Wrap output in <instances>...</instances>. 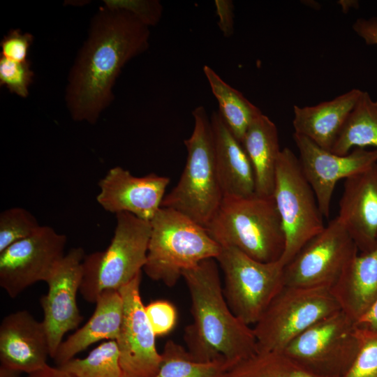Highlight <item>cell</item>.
I'll use <instances>...</instances> for the list:
<instances>
[{
	"instance_id": "6da1fadb",
	"label": "cell",
	"mask_w": 377,
	"mask_h": 377,
	"mask_svg": "<svg viewBox=\"0 0 377 377\" xmlns=\"http://www.w3.org/2000/svg\"><path fill=\"white\" fill-rule=\"evenodd\" d=\"M149 34L130 12L110 3L101 8L68 76L66 101L75 121L96 122L122 67L148 48Z\"/></svg>"
},
{
	"instance_id": "7a4b0ae2",
	"label": "cell",
	"mask_w": 377,
	"mask_h": 377,
	"mask_svg": "<svg viewBox=\"0 0 377 377\" xmlns=\"http://www.w3.org/2000/svg\"><path fill=\"white\" fill-rule=\"evenodd\" d=\"M218 266L216 259L209 258L182 273L193 318L184 339L196 360H225L233 365L256 353L258 345L253 328L229 307Z\"/></svg>"
},
{
	"instance_id": "3957f363",
	"label": "cell",
	"mask_w": 377,
	"mask_h": 377,
	"mask_svg": "<svg viewBox=\"0 0 377 377\" xmlns=\"http://www.w3.org/2000/svg\"><path fill=\"white\" fill-rule=\"evenodd\" d=\"M221 247H232L263 263L282 257L286 238L272 196H224L205 228Z\"/></svg>"
},
{
	"instance_id": "277c9868",
	"label": "cell",
	"mask_w": 377,
	"mask_h": 377,
	"mask_svg": "<svg viewBox=\"0 0 377 377\" xmlns=\"http://www.w3.org/2000/svg\"><path fill=\"white\" fill-rule=\"evenodd\" d=\"M194 127L184 140L187 157L177 184L165 195L161 207L172 209L206 228L223 198L217 172L211 119L206 109L193 111Z\"/></svg>"
},
{
	"instance_id": "5b68a950",
	"label": "cell",
	"mask_w": 377,
	"mask_h": 377,
	"mask_svg": "<svg viewBox=\"0 0 377 377\" xmlns=\"http://www.w3.org/2000/svg\"><path fill=\"white\" fill-rule=\"evenodd\" d=\"M151 234L143 270L151 279L174 286L184 271L216 259L221 246L207 229L172 209L161 207L150 221Z\"/></svg>"
},
{
	"instance_id": "8992f818",
	"label": "cell",
	"mask_w": 377,
	"mask_h": 377,
	"mask_svg": "<svg viewBox=\"0 0 377 377\" xmlns=\"http://www.w3.org/2000/svg\"><path fill=\"white\" fill-rule=\"evenodd\" d=\"M117 224L109 246L85 255L80 293L96 303L105 290H117L142 272L151 234L150 221L128 212L116 214Z\"/></svg>"
},
{
	"instance_id": "52a82bcc",
	"label": "cell",
	"mask_w": 377,
	"mask_h": 377,
	"mask_svg": "<svg viewBox=\"0 0 377 377\" xmlns=\"http://www.w3.org/2000/svg\"><path fill=\"white\" fill-rule=\"evenodd\" d=\"M339 311L330 288L284 286L253 327L258 351L283 350L310 327Z\"/></svg>"
},
{
	"instance_id": "ba28073f",
	"label": "cell",
	"mask_w": 377,
	"mask_h": 377,
	"mask_svg": "<svg viewBox=\"0 0 377 377\" xmlns=\"http://www.w3.org/2000/svg\"><path fill=\"white\" fill-rule=\"evenodd\" d=\"M273 197L285 234L286 247L280 259L285 266L325 227L298 156L288 147L282 149L278 160Z\"/></svg>"
},
{
	"instance_id": "9c48e42d",
	"label": "cell",
	"mask_w": 377,
	"mask_h": 377,
	"mask_svg": "<svg viewBox=\"0 0 377 377\" xmlns=\"http://www.w3.org/2000/svg\"><path fill=\"white\" fill-rule=\"evenodd\" d=\"M223 272V293L233 313L248 325H255L284 287V265L263 263L232 247H221L216 258Z\"/></svg>"
},
{
	"instance_id": "30bf717a",
	"label": "cell",
	"mask_w": 377,
	"mask_h": 377,
	"mask_svg": "<svg viewBox=\"0 0 377 377\" xmlns=\"http://www.w3.org/2000/svg\"><path fill=\"white\" fill-rule=\"evenodd\" d=\"M360 346L355 322L341 310L310 327L283 351L318 376L343 377Z\"/></svg>"
},
{
	"instance_id": "8fae6325",
	"label": "cell",
	"mask_w": 377,
	"mask_h": 377,
	"mask_svg": "<svg viewBox=\"0 0 377 377\" xmlns=\"http://www.w3.org/2000/svg\"><path fill=\"white\" fill-rule=\"evenodd\" d=\"M358 251L336 217L284 266V286L331 288Z\"/></svg>"
},
{
	"instance_id": "7c38bea8",
	"label": "cell",
	"mask_w": 377,
	"mask_h": 377,
	"mask_svg": "<svg viewBox=\"0 0 377 377\" xmlns=\"http://www.w3.org/2000/svg\"><path fill=\"white\" fill-rule=\"evenodd\" d=\"M66 235L41 226L31 236L0 253V286L11 298L28 287L45 281L64 256Z\"/></svg>"
},
{
	"instance_id": "4fadbf2b",
	"label": "cell",
	"mask_w": 377,
	"mask_h": 377,
	"mask_svg": "<svg viewBox=\"0 0 377 377\" xmlns=\"http://www.w3.org/2000/svg\"><path fill=\"white\" fill-rule=\"evenodd\" d=\"M85 256L82 247L72 248L55 265L45 283L48 290L40 298L50 348L54 358L64 335L77 329L83 320L77 304Z\"/></svg>"
},
{
	"instance_id": "5bb4252c",
	"label": "cell",
	"mask_w": 377,
	"mask_h": 377,
	"mask_svg": "<svg viewBox=\"0 0 377 377\" xmlns=\"http://www.w3.org/2000/svg\"><path fill=\"white\" fill-rule=\"evenodd\" d=\"M141 274L118 290L123 300L124 315L116 341L125 377H154L162 362L140 293Z\"/></svg>"
},
{
	"instance_id": "9a60e30c",
	"label": "cell",
	"mask_w": 377,
	"mask_h": 377,
	"mask_svg": "<svg viewBox=\"0 0 377 377\" xmlns=\"http://www.w3.org/2000/svg\"><path fill=\"white\" fill-rule=\"evenodd\" d=\"M302 172L311 186L325 218L330 212L332 197L337 183L358 174L377 163V149L355 148L346 155L323 149L300 134H293Z\"/></svg>"
},
{
	"instance_id": "2e32d148",
	"label": "cell",
	"mask_w": 377,
	"mask_h": 377,
	"mask_svg": "<svg viewBox=\"0 0 377 377\" xmlns=\"http://www.w3.org/2000/svg\"><path fill=\"white\" fill-rule=\"evenodd\" d=\"M169 183L168 177L154 173L136 177L115 166L98 182L96 200L106 212H128L150 221L161 207Z\"/></svg>"
},
{
	"instance_id": "e0dca14e",
	"label": "cell",
	"mask_w": 377,
	"mask_h": 377,
	"mask_svg": "<svg viewBox=\"0 0 377 377\" xmlns=\"http://www.w3.org/2000/svg\"><path fill=\"white\" fill-rule=\"evenodd\" d=\"M47 334L43 321L27 311L13 312L0 325L1 365L30 374L48 365Z\"/></svg>"
},
{
	"instance_id": "ac0fdd59",
	"label": "cell",
	"mask_w": 377,
	"mask_h": 377,
	"mask_svg": "<svg viewBox=\"0 0 377 377\" xmlns=\"http://www.w3.org/2000/svg\"><path fill=\"white\" fill-rule=\"evenodd\" d=\"M337 219L361 253L377 246V163L345 179Z\"/></svg>"
},
{
	"instance_id": "d6986e66",
	"label": "cell",
	"mask_w": 377,
	"mask_h": 377,
	"mask_svg": "<svg viewBox=\"0 0 377 377\" xmlns=\"http://www.w3.org/2000/svg\"><path fill=\"white\" fill-rule=\"evenodd\" d=\"M215 160L224 196L255 194L253 169L242 143L233 135L219 112L211 116Z\"/></svg>"
},
{
	"instance_id": "ffe728a7",
	"label": "cell",
	"mask_w": 377,
	"mask_h": 377,
	"mask_svg": "<svg viewBox=\"0 0 377 377\" xmlns=\"http://www.w3.org/2000/svg\"><path fill=\"white\" fill-rule=\"evenodd\" d=\"M362 91L353 89L313 106L294 105V133L330 151Z\"/></svg>"
},
{
	"instance_id": "44dd1931",
	"label": "cell",
	"mask_w": 377,
	"mask_h": 377,
	"mask_svg": "<svg viewBox=\"0 0 377 377\" xmlns=\"http://www.w3.org/2000/svg\"><path fill=\"white\" fill-rule=\"evenodd\" d=\"M89 320L60 344L54 358L58 366L101 340H117L123 320L124 303L117 290H105L97 297Z\"/></svg>"
},
{
	"instance_id": "7402d4cb",
	"label": "cell",
	"mask_w": 377,
	"mask_h": 377,
	"mask_svg": "<svg viewBox=\"0 0 377 377\" xmlns=\"http://www.w3.org/2000/svg\"><path fill=\"white\" fill-rule=\"evenodd\" d=\"M330 290L341 310L356 322L377 297V246L355 256Z\"/></svg>"
},
{
	"instance_id": "603a6c76",
	"label": "cell",
	"mask_w": 377,
	"mask_h": 377,
	"mask_svg": "<svg viewBox=\"0 0 377 377\" xmlns=\"http://www.w3.org/2000/svg\"><path fill=\"white\" fill-rule=\"evenodd\" d=\"M242 143L253 169L255 193L272 196L276 165L282 150L276 126L262 113L252 121Z\"/></svg>"
},
{
	"instance_id": "cb8c5ba5",
	"label": "cell",
	"mask_w": 377,
	"mask_h": 377,
	"mask_svg": "<svg viewBox=\"0 0 377 377\" xmlns=\"http://www.w3.org/2000/svg\"><path fill=\"white\" fill-rule=\"evenodd\" d=\"M203 71L218 101L219 113L233 135L242 142L248 128L262 112L240 91L226 83L211 67L204 66Z\"/></svg>"
},
{
	"instance_id": "d4e9b609",
	"label": "cell",
	"mask_w": 377,
	"mask_h": 377,
	"mask_svg": "<svg viewBox=\"0 0 377 377\" xmlns=\"http://www.w3.org/2000/svg\"><path fill=\"white\" fill-rule=\"evenodd\" d=\"M377 149V100L362 91L330 151L346 155L355 148Z\"/></svg>"
},
{
	"instance_id": "484cf974",
	"label": "cell",
	"mask_w": 377,
	"mask_h": 377,
	"mask_svg": "<svg viewBox=\"0 0 377 377\" xmlns=\"http://www.w3.org/2000/svg\"><path fill=\"white\" fill-rule=\"evenodd\" d=\"M161 357V367L154 377H225L232 366L225 360L198 361L172 340L165 343Z\"/></svg>"
},
{
	"instance_id": "4316f807",
	"label": "cell",
	"mask_w": 377,
	"mask_h": 377,
	"mask_svg": "<svg viewBox=\"0 0 377 377\" xmlns=\"http://www.w3.org/2000/svg\"><path fill=\"white\" fill-rule=\"evenodd\" d=\"M225 377H320L297 364L283 350L257 351L231 366Z\"/></svg>"
},
{
	"instance_id": "83f0119b",
	"label": "cell",
	"mask_w": 377,
	"mask_h": 377,
	"mask_svg": "<svg viewBox=\"0 0 377 377\" xmlns=\"http://www.w3.org/2000/svg\"><path fill=\"white\" fill-rule=\"evenodd\" d=\"M58 367L75 377L124 376L116 340H108L84 358H73Z\"/></svg>"
},
{
	"instance_id": "f1b7e54d",
	"label": "cell",
	"mask_w": 377,
	"mask_h": 377,
	"mask_svg": "<svg viewBox=\"0 0 377 377\" xmlns=\"http://www.w3.org/2000/svg\"><path fill=\"white\" fill-rule=\"evenodd\" d=\"M41 226L26 209L11 207L0 214V253L34 234Z\"/></svg>"
},
{
	"instance_id": "f546056e",
	"label": "cell",
	"mask_w": 377,
	"mask_h": 377,
	"mask_svg": "<svg viewBox=\"0 0 377 377\" xmlns=\"http://www.w3.org/2000/svg\"><path fill=\"white\" fill-rule=\"evenodd\" d=\"M357 327L360 350L343 377H377V331Z\"/></svg>"
},
{
	"instance_id": "4dcf8cb0",
	"label": "cell",
	"mask_w": 377,
	"mask_h": 377,
	"mask_svg": "<svg viewBox=\"0 0 377 377\" xmlns=\"http://www.w3.org/2000/svg\"><path fill=\"white\" fill-rule=\"evenodd\" d=\"M33 77L29 61L16 62L0 57V84L11 93L26 98Z\"/></svg>"
},
{
	"instance_id": "1f68e13d",
	"label": "cell",
	"mask_w": 377,
	"mask_h": 377,
	"mask_svg": "<svg viewBox=\"0 0 377 377\" xmlns=\"http://www.w3.org/2000/svg\"><path fill=\"white\" fill-rule=\"evenodd\" d=\"M145 309L156 337L166 335L173 330L177 320V312L171 302L156 300L145 306Z\"/></svg>"
},
{
	"instance_id": "d6a6232c",
	"label": "cell",
	"mask_w": 377,
	"mask_h": 377,
	"mask_svg": "<svg viewBox=\"0 0 377 377\" xmlns=\"http://www.w3.org/2000/svg\"><path fill=\"white\" fill-rule=\"evenodd\" d=\"M32 40L33 36L29 33L22 34L18 29L10 31L1 41V57L16 62L28 61V50Z\"/></svg>"
},
{
	"instance_id": "836d02e7",
	"label": "cell",
	"mask_w": 377,
	"mask_h": 377,
	"mask_svg": "<svg viewBox=\"0 0 377 377\" xmlns=\"http://www.w3.org/2000/svg\"><path fill=\"white\" fill-rule=\"evenodd\" d=\"M110 3L130 12L148 27L160 20L163 10L158 1H119Z\"/></svg>"
},
{
	"instance_id": "e575fe53",
	"label": "cell",
	"mask_w": 377,
	"mask_h": 377,
	"mask_svg": "<svg viewBox=\"0 0 377 377\" xmlns=\"http://www.w3.org/2000/svg\"><path fill=\"white\" fill-rule=\"evenodd\" d=\"M216 13L219 27L225 37H230L234 31V5L230 0H216Z\"/></svg>"
},
{
	"instance_id": "d590c367",
	"label": "cell",
	"mask_w": 377,
	"mask_h": 377,
	"mask_svg": "<svg viewBox=\"0 0 377 377\" xmlns=\"http://www.w3.org/2000/svg\"><path fill=\"white\" fill-rule=\"evenodd\" d=\"M353 29L367 45H377V17L358 18Z\"/></svg>"
},
{
	"instance_id": "8d00e7d4",
	"label": "cell",
	"mask_w": 377,
	"mask_h": 377,
	"mask_svg": "<svg viewBox=\"0 0 377 377\" xmlns=\"http://www.w3.org/2000/svg\"><path fill=\"white\" fill-rule=\"evenodd\" d=\"M355 325L359 327L377 331V297L355 322Z\"/></svg>"
},
{
	"instance_id": "74e56055",
	"label": "cell",
	"mask_w": 377,
	"mask_h": 377,
	"mask_svg": "<svg viewBox=\"0 0 377 377\" xmlns=\"http://www.w3.org/2000/svg\"><path fill=\"white\" fill-rule=\"evenodd\" d=\"M26 377H75L68 372L63 370L60 367H53L49 364L46 366L44 369L27 374Z\"/></svg>"
},
{
	"instance_id": "f35d334b",
	"label": "cell",
	"mask_w": 377,
	"mask_h": 377,
	"mask_svg": "<svg viewBox=\"0 0 377 377\" xmlns=\"http://www.w3.org/2000/svg\"><path fill=\"white\" fill-rule=\"evenodd\" d=\"M19 371L4 366L0 367V377H19Z\"/></svg>"
},
{
	"instance_id": "ab89813d",
	"label": "cell",
	"mask_w": 377,
	"mask_h": 377,
	"mask_svg": "<svg viewBox=\"0 0 377 377\" xmlns=\"http://www.w3.org/2000/svg\"><path fill=\"white\" fill-rule=\"evenodd\" d=\"M123 377H125V376H123Z\"/></svg>"
}]
</instances>
